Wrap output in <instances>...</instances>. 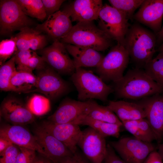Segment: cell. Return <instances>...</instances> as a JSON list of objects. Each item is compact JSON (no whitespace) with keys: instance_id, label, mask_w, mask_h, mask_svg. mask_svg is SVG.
<instances>
[{"instance_id":"e575fe53","label":"cell","mask_w":163,"mask_h":163,"mask_svg":"<svg viewBox=\"0 0 163 163\" xmlns=\"http://www.w3.org/2000/svg\"><path fill=\"white\" fill-rule=\"evenodd\" d=\"M31 28H25L18 33L15 36L18 50L24 51L30 49L29 39Z\"/></svg>"},{"instance_id":"5b68a950","label":"cell","mask_w":163,"mask_h":163,"mask_svg":"<svg viewBox=\"0 0 163 163\" xmlns=\"http://www.w3.org/2000/svg\"><path fill=\"white\" fill-rule=\"evenodd\" d=\"M129 59V53L124 46L117 43L103 57L96 68V72L104 82H115L123 76Z\"/></svg>"},{"instance_id":"d4e9b609","label":"cell","mask_w":163,"mask_h":163,"mask_svg":"<svg viewBox=\"0 0 163 163\" xmlns=\"http://www.w3.org/2000/svg\"><path fill=\"white\" fill-rule=\"evenodd\" d=\"M86 115L94 120L123 126L122 122L107 106L100 105L93 99Z\"/></svg>"},{"instance_id":"f1b7e54d","label":"cell","mask_w":163,"mask_h":163,"mask_svg":"<svg viewBox=\"0 0 163 163\" xmlns=\"http://www.w3.org/2000/svg\"><path fill=\"white\" fill-rule=\"evenodd\" d=\"M50 100L45 96L34 94L29 99L26 105L35 116H42L46 114L50 110Z\"/></svg>"},{"instance_id":"d6986e66","label":"cell","mask_w":163,"mask_h":163,"mask_svg":"<svg viewBox=\"0 0 163 163\" xmlns=\"http://www.w3.org/2000/svg\"><path fill=\"white\" fill-rule=\"evenodd\" d=\"M103 5L101 0H75L63 10L69 15L72 22L93 21L98 18Z\"/></svg>"},{"instance_id":"ba28073f","label":"cell","mask_w":163,"mask_h":163,"mask_svg":"<svg viewBox=\"0 0 163 163\" xmlns=\"http://www.w3.org/2000/svg\"><path fill=\"white\" fill-rule=\"evenodd\" d=\"M36 71V85L30 93H40L50 100H54L71 91L70 84L48 65L43 69Z\"/></svg>"},{"instance_id":"4fadbf2b","label":"cell","mask_w":163,"mask_h":163,"mask_svg":"<svg viewBox=\"0 0 163 163\" xmlns=\"http://www.w3.org/2000/svg\"><path fill=\"white\" fill-rule=\"evenodd\" d=\"M143 107L146 119L160 143L163 139V95L157 94L147 97L137 102Z\"/></svg>"},{"instance_id":"836d02e7","label":"cell","mask_w":163,"mask_h":163,"mask_svg":"<svg viewBox=\"0 0 163 163\" xmlns=\"http://www.w3.org/2000/svg\"><path fill=\"white\" fill-rule=\"evenodd\" d=\"M20 151L19 146L11 145L0 154V163H15Z\"/></svg>"},{"instance_id":"4dcf8cb0","label":"cell","mask_w":163,"mask_h":163,"mask_svg":"<svg viewBox=\"0 0 163 163\" xmlns=\"http://www.w3.org/2000/svg\"><path fill=\"white\" fill-rule=\"evenodd\" d=\"M18 51L15 36L11 37L10 39L3 40L0 42V65L10 59Z\"/></svg>"},{"instance_id":"ffe728a7","label":"cell","mask_w":163,"mask_h":163,"mask_svg":"<svg viewBox=\"0 0 163 163\" xmlns=\"http://www.w3.org/2000/svg\"><path fill=\"white\" fill-rule=\"evenodd\" d=\"M34 133L38 142L47 155L48 158L53 162L73 154L65 145L40 126L35 129Z\"/></svg>"},{"instance_id":"b9f144b4","label":"cell","mask_w":163,"mask_h":163,"mask_svg":"<svg viewBox=\"0 0 163 163\" xmlns=\"http://www.w3.org/2000/svg\"><path fill=\"white\" fill-rule=\"evenodd\" d=\"M142 163H163V161L157 151L150 153Z\"/></svg>"},{"instance_id":"277c9868","label":"cell","mask_w":163,"mask_h":163,"mask_svg":"<svg viewBox=\"0 0 163 163\" xmlns=\"http://www.w3.org/2000/svg\"><path fill=\"white\" fill-rule=\"evenodd\" d=\"M70 80L77 91L78 99L81 101L96 99L106 102L109 94L113 92L112 87L99 76L83 68L76 69Z\"/></svg>"},{"instance_id":"9a60e30c","label":"cell","mask_w":163,"mask_h":163,"mask_svg":"<svg viewBox=\"0 0 163 163\" xmlns=\"http://www.w3.org/2000/svg\"><path fill=\"white\" fill-rule=\"evenodd\" d=\"M0 136L7 139L19 147L34 150L48 158L47 155L34 136L22 126L10 124L3 125L0 127Z\"/></svg>"},{"instance_id":"8992f818","label":"cell","mask_w":163,"mask_h":163,"mask_svg":"<svg viewBox=\"0 0 163 163\" xmlns=\"http://www.w3.org/2000/svg\"><path fill=\"white\" fill-rule=\"evenodd\" d=\"M99 27L117 43L124 46L125 36L130 25L122 12L107 4L103 5L99 15Z\"/></svg>"},{"instance_id":"ab89813d","label":"cell","mask_w":163,"mask_h":163,"mask_svg":"<svg viewBox=\"0 0 163 163\" xmlns=\"http://www.w3.org/2000/svg\"><path fill=\"white\" fill-rule=\"evenodd\" d=\"M45 10L47 18L59 11L64 0H42Z\"/></svg>"},{"instance_id":"4316f807","label":"cell","mask_w":163,"mask_h":163,"mask_svg":"<svg viewBox=\"0 0 163 163\" xmlns=\"http://www.w3.org/2000/svg\"><path fill=\"white\" fill-rule=\"evenodd\" d=\"M17 71L14 55L8 60L0 65V89L4 91H13L11 80Z\"/></svg>"},{"instance_id":"74e56055","label":"cell","mask_w":163,"mask_h":163,"mask_svg":"<svg viewBox=\"0 0 163 163\" xmlns=\"http://www.w3.org/2000/svg\"><path fill=\"white\" fill-rule=\"evenodd\" d=\"M54 163H92L78 148L76 152L71 155L62 158Z\"/></svg>"},{"instance_id":"7a4b0ae2","label":"cell","mask_w":163,"mask_h":163,"mask_svg":"<svg viewBox=\"0 0 163 163\" xmlns=\"http://www.w3.org/2000/svg\"><path fill=\"white\" fill-rule=\"evenodd\" d=\"M156 38L151 31L137 23L130 26L125 37L124 47L136 68H144L155 52Z\"/></svg>"},{"instance_id":"9c48e42d","label":"cell","mask_w":163,"mask_h":163,"mask_svg":"<svg viewBox=\"0 0 163 163\" xmlns=\"http://www.w3.org/2000/svg\"><path fill=\"white\" fill-rule=\"evenodd\" d=\"M109 144L126 163H142L150 153L155 150L152 142L134 137H123Z\"/></svg>"},{"instance_id":"44dd1931","label":"cell","mask_w":163,"mask_h":163,"mask_svg":"<svg viewBox=\"0 0 163 163\" xmlns=\"http://www.w3.org/2000/svg\"><path fill=\"white\" fill-rule=\"evenodd\" d=\"M69 53L73 58L75 68L97 67L103 57L99 51L94 50L64 43Z\"/></svg>"},{"instance_id":"2e32d148","label":"cell","mask_w":163,"mask_h":163,"mask_svg":"<svg viewBox=\"0 0 163 163\" xmlns=\"http://www.w3.org/2000/svg\"><path fill=\"white\" fill-rule=\"evenodd\" d=\"M73 26L70 16L62 10L49 16L43 23L37 25L36 30L45 33L54 41H60Z\"/></svg>"},{"instance_id":"52a82bcc","label":"cell","mask_w":163,"mask_h":163,"mask_svg":"<svg viewBox=\"0 0 163 163\" xmlns=\"http://www.w3.org/2000/svg\"><path fill=\"white\" fill-rule=\"evenodd\" d=\"M32 20L22 11L16 0L0 1V34L9 35L30 27Z\"/></svg>"},{"instance_id":"60d3db41","label":"cell","mask_w":163,"mask_h":163,"mask_svg":"<svg viewBox=\"0 0 163 163\" xmlns=\"http://www.w3.org/2000/svg\"><path fill=\"white\" fill-rule=\"evenodd\" d=\"M104 163H126L118 156L110 145L107 144V152Z\"/></svg>"},{"instance_id":"1f68e13d","label":"cell","mask_w":163,"mask_h":163,"mask_svg":"<svg viewBox=\"0 0 163 163\" xmlns=\"http://www.w3.org/2000/svg\"><path fill=\"white\" fill-rule=\"evenodd\" d=\"M33 51L30 50L24 51L18 50L14 55L15 62L17 71H25L33 73L28 66L29 61Z\"/></svg>"},{"instance_id":"6da1fadb","label":"cell","mask_w":163,"mask_h":163,"mask_svg":"<svg viewBox=\"0 0 163 163\" xmlns=\"http://www.w3.org/2000/svg\"><path fill=\"white\" fill-rule=\"evenodd\" d=\"M113 83V92L118 98L141 100L163 92V88L141 69H129Z\"/></svg>"},{"instance_id":"f35d334b","label":"cell","mask_w":163,"mask_h":163,"mask_svg":"<svg viewBox=\"0 0 163 163\" xmlns=\"http://www.w3.org/2000/svg\"><path fill=\"white\" fill-rule=\"evenodd\" d=\"M48 65L41 56H39L33 51L32 56L30 58L28 66L30 69L33 72L34 69L36 71L40 70L46 68Z\"/></svg>"},{"instance_id":"bcb514c9","label":"cell","mask_w":163,"mask_h":163,"mask_svg":"<svg viewBox=\"0 0 163 163\" xmlns=\"http://www.w3.org/2000/svg\"><path fill=\"white\" fill-rule=\"evenodd\" d=\"M157 152L163 161V142L159 144Z\"/></svg>"},{"instance_id":"cb8c5ba5","label":"cell","mask_w":163,"mask_h":163,"mask_svg":"<svg viewBox=\"0 0 163 163\" xmlns=\"http://www.w3.org/2000/svg\"><path fill=\"white\" fill-rule=\"evenodd\" d=\"M37 82L36 76L33 73L17 70L10 83L13 92L27 93L35 89Z\"/></svg>"},{"instance_id":"5bb4252c","label":"cell","mask_w":163,"mask_h":163,"mask_svg":"<svg viewBox=\"0 0 163 163\" xmlns=\"http://www.w3.org/2000/svg\"><path fill=\"white\" fill-rule=\"evenodd\" d=\"M0 115L11 125H26L33 122L35 115L20 100L14 97L5 98L1 104Z\"/></svg>"},{"instance_id":"7c38bea8","label":"cell","mask_w":163,"mask_h":163,"mask_svg":"<svg viewBox=\"0 0 163 163\" xmlns=\"http://www.w3.org/2000/svg\"><path fill=\"white\" fill-rule=\"evenodd\" d=\"M92 100L83 101L66 98L55 111L48 117V120L59 124L73 123L87 114Z\"/></svg>"},{"instance_id":"7dc6e473","label":"cell","mask_w":163,"mask_h":163,"mask_svg":"<svg viewBox=\"0 0 163 163\" xmlns=\"http://www.w3.org/2000/svg\"><path fill=\"white\" fill-rule=\"evenodd\" d=\"M158 50L159 53H163V43L159 46L158 49Z\"/></svg>"},{"instance_id":"8fae6325","label":"cell","mask_w":163,"mask_h":163,"mask_svg":"<svg viewBox=\"0 0 163 163\" xmlns=\"http://www.w3.org/2000/svg\"><path fill=\"white\" fill-rule=\"evenodd\" d=\"M77 146L92 163H102L107 152L105 138L89 127L82 131Z\"/></svg>"},{"instance_id":"603a6c76","label":"cell","mask_w":163,"mask_h":163,"mask_svg":"<svg viewBox=\"0 0 163 163\" xmlns=\"http://www.w3.org/2000/svg\"><path fill=\"white\" fill-rule=\"evenodd\" d=\"M74 123L88 126L105 138L107 136L118 138L120 136V128L121 126L116 124L94 120L86 115L77 120Z\"/></svg>"},{"instance_id":"d6a6232c","label":"cell","mask_w":163,"mask_h":163,"mask_svg":"<svg viewBox=\"0 0 163 163\" xmlns=\"http://www.w3.org/2000/svg\"><path fill=\"white\" fill-rule=\"evenodd\" d=\"M29 43L30 50H40L45 47L47 43V38L41 32L31 28Z\"/></svg>"},{"instance_id":"d590c367","label":"cell","mask_w":163,"mask_h":163,"mask_svg":"<svg viewBox=\"0 0 163 163\" xmlns=\"http://www.w3.org/2000/svg\"><path fill=\"white\" fill-rule=\"evenodd\" d=\"M122 123L125 129L132 134L134 137L142 141L149 142L146 137L138 127L136 120L124 121Z\"/></svg>"},{"instance_id":"7402d4cb","label":"cell","mask_w":163,"mask_h":163,"mask_svg":"<svg viewBox=\"0 0 163 163\" xmlns=\"http://www.w3.org/2000/svg\"><path fill=\"white\" fill-rule=\"evenodd\" d=\"M107 106L122 122L146 117L143 107L138 102H131L122 100L110 101Z\"/></svg>"},{"instance_id":"3957f363","label":"cell","mask_w":163,"mask_h":163,"mask_svg":"<svg viewBox=\"0 0 163 163\" xmlns=\"http://www.w3.org/2000/svg\"><path fill=\"white\" fill-rule=\"evenodd\" d=\"M113 40L93 21L78 22L60 40L64 43L104 51L113 45Z\"/></svg>"},{"instance_id":"f546056e","label":"cell","mask_w":163,"mask_h":163,"mask_svg":"<svg viewBox=\"0 0 163 163\" xmlns=\"http://www.w3.org/2000/svg\"><path fill=\"white\" fill-rule=\"evenodd\" d=\"M111 6L116 8L129 20L133 18L135 11L140 7L144 0H109Z\"/></svg>"},{"instance_id":"ac0fdd59","label":"cell","mask_w":163,"mask_h":163,"mask_svg":"<svg viewBox=\"0 0 163 163\" xmlns=\"http://www.w3.org/2000/svg\"><path fill=\"white\" fill-rule=\"evenodd\" d=\"M79 125L72 123L59 124L48 120L40 126L47 132L65 145L72 153L77 150L82 131Z\"/></svg>"},{"instance_id":"30bf717a","label":"cell","mask_w":163,"mask_h":163,"mask_svg":"<svg viewBox=\"0 0 163 163\" xmlns=\"http://www.w3.org/2000/svg\"><path fill=\"white\" fill-rule=\"evenodd\" d=\"M47 65L59 75H70L76 68L64 43L55 41L50 46L39 50Z\"/></svg>"},{"instance_id":"7bdbcfd3","label":"cell","mask_w":163,"mask_h":163,"mask_svg":"<svg viewBox=\"0 0 163 163\" xmlns=\"http://www.w3.org/2000/svg\"><path fill=\"white\" fill-rule=\"evenodd\" d=\"M12 144L11 142L7 139L0 136V154Z\"/></svg>"},{"instance_id":"8d00e7d4","label":"cell","mask_w":163,"mask_h":163,"mask_svg":"<svg viewBox=\"0 0 163 163\" xmlns=\"http://www.w3.org/2000/svg\"><path fill=\"white\" fill-rule=\"evenodd\" d=\"M19 147L20 151L15 163H34L37 156L36 152L29 149Z\"/></svg>"},{"instance_id":"e0dca14e","label":"cell","mask_w":163,"mask_h":163,"mask_svg":"<svg viewBox=\"0 0 163 163\" xmlns=\"http://www.w3.org/2000/svg\"><path fill=\"white\" fill-rule=\"evenodd\" d=\"M163 17V0H144L133 19L156 34L161 28Z\"/></svg>"},{"instance_id":"83f0119b","label":"cell","mask_w":163,"mask_h":163,"mask_svg":"<svg viewBox=\"0 0 163 163\" xmlns=\"http://www.w3.org/2000/svg\"><path fill=\"white\" fill-rule=\"evenodd\" d=\"M144 68L146 73L163 88V53H159Z\"/></svg>"},{"instance_id":"f6af8a7d","label":"cell","mask_w":163,"mask_h":163,"mask_svg":"<svg viewBox=\"0 0 163 163\" xmlns=\"http://www.w3.org/2000/svg\"><path fill=\"white\" fill-rule=\"evenodd\" d=\"M156 34L157 43H159L162 42L163 41V24L160 30Z\"/></svg>"},{"instance_id":"c3c4849f","label":"cell","mask_w":163,"mask_h":163,"mask_svg":"<svg viewBox=\"0 0 163 163\" xmlns=\"http://www.w3.org/2000/svg\"></svg>"},{"instance_id":"484cf974","label":"cell","mask_w":163,"mask_h":163,"mask_svg":"<svg viewBox=\"0 0 163 163\" xmlns=\"http://www.w3.org/2000/svg\"><path fill=\"white\" fill-rule=\"evenodd\" d=\"M27 16L43 21L47 18L42 0H16Z\"/></svg>"},{"instance_id":"ee69618b","label":"cell","mask_w":163,"mask_h":163,"mask_svg":"<svg viewBox=\"0 0 163 163\" xmlns=\"http://www.w3.org/2000/svg\"><path fill=\"white\" fill-rule=\"evenodd\" d=\"M34 163H53L48 158L40 155V156H37Z\"/></svg>"}]
</instances>
